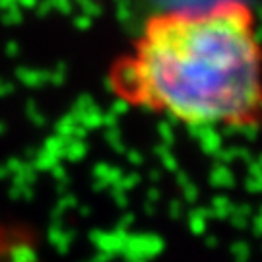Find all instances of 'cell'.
I'll return each mask as SVG.
<instances>
[{"label":"cell","mask_w":262,"mask_h":262,"mask_svg":"<svg viewBox=\"0 0 262 262\" xmlns=\"http://www.w3.org/2000/svg\"><path fill=\"white\" fill-rule=\"evenodd\" d=\"M107 88L132 109L188 126H262V43L245 0L163 10L146 18Z\"/></svg>","instance_id":"obj_1"}]
</instances>
